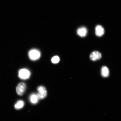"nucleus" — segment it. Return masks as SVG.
I'll return each instance as SVG.
<instances>
[{
  "mask_svg": "<svg viewBox=\"0 0 121 121\" xmlns=\"http://www.w3.org/2000/svg\"><path fill=\"white\" fill-rule=\"evenodd\" d=\"M40 53L38 50L35 49L30 50L28 53L30 58L32 60L38 59L40 56Z\"/></svg>",
  "mask_w": 121,
  "mask_h": 121,
  "instance_id": "f257e3e1",
  "label": "nucleus"
},
{
  "mask_svg": "<svg viewBox=\"0 0 121 121\" xmlns=\"http://www.w3.org/2000/svg\"><path fill=\"white\" fill-rule=\"evenodd\" d=\"M38 93L37 94L39 99H43L46 97L47 93L45 88L43 86H39L37 88Z\"/></svg>",
  "mask_w": 121,
  "mask_h": 121,
  "instance_id": "f03ea898",
  "label": "nucleus"
},
{
  "mask_svg": "<svg viewBox=\"0 0 121 121\" xmlns=\"http://www.w3.org/2000/svg\"><path fill=\"white\" fill-rule=\"evenodd\" d=\"M31 73L28 69H22L19 71V76L21 79L25 80L29 78Z\"/></svg>",
  "mask_w": 121,
  "mask_h": 121,
  "instance_id": "7ed1b4c3",
  "label": "nucleus"
},
{
  "mask_svg": "<svg viewBox=\"0 0 121 121\" xmlns=\"http://www.w3.org/2000/svg\"><path fill=\"white\" fill-rule=\"evenodd\" d=\"M26 88V85L25 83L21 82L18 84L16 88V91L17 94L22 96L25 91Z\"/></svg>",
  "mask_w": 121,
  "mask_h": 121,
  "instance_id": "20e7f679",
  "label": "nucleus"
},
{
  "mask_svg": "<svg viewBox=\"0 0 121 121\" xmlns=\"http://www.w3.org/2000/svg\"><path fill=\"white\" fill-rule=\"evenodd\" d=\"M102 57V54L98 51H93L90 55V60L95 61L100 59Z\"/></svg>",
  "mask_w": 121,
  "mask_h": 121,
  "instance_id": "39448f33",
  "label": "nucleus"
},
{
  "mask_svg": "<svg viewBox=\"0 0 121 121\" xmlns=\"http://www.w3.org/2000/svg\"><path fill=\"white\" fill-rule=\"evenodd\" d=\"M105 32V30L103 27L101 25H98L95 28V34L98 37H101L103 35Z\"/></svg>",
  "mask_w": 121,
  "mask_h": 121,
  "instance_id": "423d86ee",
  "label": "nucleus"
},
{
  "mask_svg": "<svg viewBox=\"0 0 121 121\" xmlns=\"http://www.w3.org/2000/svg\"><path fill=\"white\" fill-rule=\"evenodd\" d=\"M87 30L85 27L79 28L77 30V33L78 35L81 37H84L87 34Z\"/></svg>",
  "mask_w": 121,
  "mask_h": 121,
  "instance_id": "0eeeda50",
  "label": "nucleus"
},
{
  "mask_svg": "<svg viewBox=\"0 0 121 121\" xmlns=\"http://www.w3.org/2000/svg\"><path fill=\"white\" fill-rule=\"evenodd\" d=\"M39 100L37 94H36L33 93L30 96V100L31 103L34 104H37Z\"/></svg>",
  "mask_w": 121,
  "mask_h": 121,
  "instance_id": "6e6552de",
  "label": "nucleus"
},
{
  "mask_svg": "<svg viewBox=\"0 0 121 121\" xmlns=\"http://www.w3.org/2000/svg\"><path fill=\"white\" fill-rule=\"evenodd\" d=\"M101 75L104 78H107L109 75V70L108 68L106 66L103 67L101 69Z\"/></svg>",
  "mask_w": 121,
  "mask_h": 121,
  "instance_id": "1a4fd4ad",
  "label": "nucleus"
},
{
  "mask_svg": "<svg viewBox=\"0 0 121 121\" xmlns=\"http://www.w3.org/2000/svg\"><path fill=\"white\" fill-rule=\"evenodd\" d=\"M25 105V103L22 100H19L14 105L15 108L17 110H19L22 108Z\"/></svg>",
  "mask_w": 121,
  "mask_h": 121,
  "instance_id": "9d476101",
  "label": "nucleus"
},
{
  "mask_svg": "<svg viewBox=\"0 0 121 121\" xmlns=\"http://www.w3.org/2000/svg\"><path fill=\"white\" fill-rule=\"evenodd\" d=\"M60 60V59L57 56H55L52 57L51 59V61L54 64H56L58 63L59 62Z\"/></svg>",
  "mask_w": 121,
  "mask_h": 121,
  "instance_id": "9b49d317",
  "label": "nucleus"
}]
</instances>
